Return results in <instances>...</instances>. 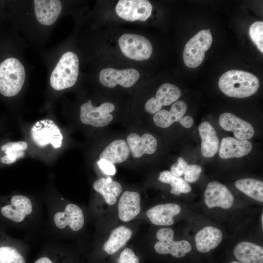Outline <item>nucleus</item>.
<instances>
[{
    "label": "nucleus",
    "mask_w": 263,
    "mask_h": 263,
    "mask_svg": "<svg viewBox=\"0 0 263 263\" xmlns=\"http://www.w3.org/2000/svg\"><path fill=\"white\" fill-rule=\"evenodd\" d=\"M174 235L171 228L159 229L156 233L158 241L154 245L155 251L160 255H170L176 259H183L191 252L192 246L186 240L174 241Z\"/></svg>",
    "instance_id": "5"
},
{
    "label": "nucleus",
    "mask_w": 263,
    "mask_h": 263,
    "mask_svg": "<svg viewBox=\"0 0 263 263\" xmlns=\"http://www.w3.org/2000/svg\"><path fill=\"white\" fill-rule=\"evenodd\" d=\"M261 219H262V227H263V213L262 214V215H261Z\"/></svg>",
    "instance_id": "40"
},
{
    "label": "nucleus",
    "mask_w": 263,
    "mask_h": 263,
    "mask_svg": "<svg viewBox=\"0 0 263 263\" xmlns=\"http://www.w3.org/2000/svg\"><path fill=\"white\" fill-rule=\"evenodd\" d=\"M252 145L248 140H243L232 137L224 138L219 147L220 157L224 159L241 157L248 154Z\"/></svg>",
    "instance_id": "21"
},
{
    "label": "nucleus",
    "mask_w": 263,
    "mask_h": 263,
    "mask_svg": "<svg viewBox=\"0 0 263 263\" xmlns=\"http://www.w3.org/2000/svg\"><path fill=\"white\" fill-rule=\"evenodd\" d=\"M212 37L209 30H202L191 38L184 48L183 58L185 65L191 68L198 67L203 61L205 52L211 46Z\"/></svg>",
    "instance_id": "4"
},
{
    "label": "nucleus",
    "mask_w": 263,
    "mask_h": 263,
    "mask_svg": "<svg viewBox=\"0 0 263 263\" xmlns=\"http://www.w3.org/2000/svg\"><path fill=\"white\" fill-rule=\"evenodd\" d=\"M236 187L241 191L260 202H263V183L254 178H244L237 180Z\"/></svg>",
    "instance_id": "28"
},
{
    "label": "nucleus",
    "mask_w": 263,
    "mask_h": 263,
    "mask_svg": "<svg viewBox=\"0 0 263 263\" xmlns=\"http://www.w3.org/2000/svg\"><path fill=\"white\" fill-rule=\"evenodd\" d=\"M27 147V144L24 141H18L15 142H9L1 147L2 151H4L6 150L9 149L14 150H22L24 151Z\"/></svg>",
    "instance_id": "36"
},
{
    "label": "nucleus",
    "mask_w": 263,
    "mask_h": 263,
    "mask_svg": "<svg viewBox=\"0 0 263 263\" xmlns=\"http://www.w3.org/2000/svg\"><path fill=\"white\" fill-rule=\"evenodd\" d=\"M181 212L180 207L175 203H166L154 206L147 211L151 223L157 225H170L173 224V217Z\"/></svg>",
    "instance_id": "16"
},
{
    "label": "nucleus",
    "mask_w": 263,
    "mask_h": 263,
    "mask_svg": "<svg viewBox=\"0 0 263 263\" xmlns=\"http://www.w3.org/2000/svg\"><path fill=\"white\" fill-rule=\"evenodd\" d=\"M152 6L147 0H121L118 1L115 11L117 15L127 21H146L151 15Z\"/></svg>",
    "instance_id": "9"
},
{
    "label": "nucleus",
    "mask_w": 263,
    "mask_h": 263,
    "mask_svg": "<svg viewBox=\"0 0 263 263\" xmlns=\"http://www.w3.org/2000/svg\"><path fill=\"white\" fill-rule=\"evenodd\" d=\"M263 22L261 21L254 22L250 26L249 30L251 39L262 53L263 52Z\"/></svg>",
    "instance_id": "31"
},
{
    "label": "nucleus",
    "mask_w": 263,
    "mask_h": 263,
    "mask_svg": "<svg viewBox=\"0 0 263 263\" xmlns=\"http://www.w3.org/2000/svg\"><path fill=\"white\" fill-rule=\"evenodd\" d=\"M34 3L36 17L44 25L54 23L62 9L61 2L58 0H34Z\"/></svg>",
    "instance_id": "15"
},
{
    "label": "nucleus",
    "mask_w": 263,
    "mask_h": 263,
    "mask_svg": "<svg viewBox=\"0 0 263 263\" xmlns=\"http://www.w3.org/2000/svg\"><path fill=\"white\" fill-rule=\"evenodd\" d=\"M0 263H1V262H0Z\"/></svg>",
    "instance_id": "41"
},
{
    "label": "nucleus",
    "mask_w": 263,
    "mask_h": 263,
    "mask_svg": "<svg viewBox=\"0 0 263 263\" xmlns=\"http://www.w3.org/2000/svg\"><path fill=\"white\" fill-rule=\"evenodd\" d=\"M79 71L77 56L72 52L64 53L52 71L50 83L55 90L70 88L75 83Z\"/></svg>",
    "instance_id": "3"
},
{
    "label": "nucleus",
    "mask_w": 263,
    "mask_h": 263,
    "mask_svg": "<svg viewBox=\"0 0 263 263\" xmlns=\"http://www.w3.org/2000/svg\"><path fill=\"white\" fill-rule=\"evenodd\" d=\"M187 110V105L182 100L176 101L171 105L170 110H162L153 117L155 124L160 128L169 127L175 122H180Z\"/></svg>",
    "instance_id": "23"
},
{
    "label": "nucleus",
    "mask_w": 263,
    "mask_h": 263,
    "mask_svg": "<svg viewBox=\"0 0 263 263\" xmlns=\"http://www.w3.org/2000/svg\"><path fill=\"white\" fill-rule=\"evenodd\" d=\"M223 233L220 229L212 226H206L195 235L196 249L201 254H206L214 249L220 244Z\"/></svg>",
    "instance_id": "18"
},
{
    "label": "nucleus",
    "mask_w": 263,
    "mask_h": 263,
    "mask_svg": "<svg viewBox=\"0 0 263 263\" xmlns=\"http://www.w3.org/2000/svg\"><path fill=\"white\" fill-rule=\"evenodd\" d=\"M140 74L135 69L121 70L111 68L102 69L99 73V81L104 86L113 88L117 85L128 88L133 86L138 80Z\"/></svg>",
    "instance_id": "10"
},
{
    "label": "nucleus",
    "mask_w": 263,
    "mask_h": 263,
    "mask_svg": "<svg viewBox=\"0 0 263 263\" xmlns=\"http://www.w3.org/2000/svg\"><path fill=\"white\" fill-rule=\"evenodd\" d=\"M158 180L162 183L170 184L171 187L170 193L176 195L187 193L191 190L189 184L183 178L174 176L169 170L161 172Z\"/></svg>",
    "instance_id": "29"
},
{
    "label": "nucleus",
    "mask_w": 263,
    "mask_h": 263,
    "mask_svg": "<svg viewBox=\"0 0 263 263\" xmlns=\"http://www.w3.org/2000/svg\"><path fill=\"white\" fill-rule=\"evenodd\" d=\"M31 135L34 142L39 147L51 144L55 148H60L63 135L58 126L50 119L37 121L31 129Z\"/></svg>",
    "instance_id": "7"
},
{
    "label": "nucleus",
    "mask_w": 263,
    "mask_h": 263,
    "mask_svg": "<svg viewBox=\"0 0 263 263\" xmlns=\"http://www.w3.org/2000/svg\"><path fill=\"white\" fill-rule=\"evenodd\" d=\"M25 78L24 68L17 58L10 57L0 64V93L6 97L17 94Z\"/></svg>",
    "instance_id": "2"
},
{
    "label": "nucleus",
    "mask_w": 263,
    "mask_h": 263,
    "mask_svg": "<svg viewBox=\"0 0 263 263\" xmlns=\"http://www.w3.org/2000/svg\"><path fill=\"white\" fill-rule=\"evenodd\" d=\"M114 110V105L105 102L98 107H94L91 100L83 103L80 107V119L85 124L95 127H104L113 120L110 113Z\"/></svg>",
    "instance_id": "8"
},
{
    "label": "nucleus",
    "mask_w": 263,
    "mask_h": 263,
    "mask_svg": "<svg viewBox=\"0 0 263 263\" xmlns=\"http://www.w3.org/2000/svg\"><path fill=\"white\" fill-rule=\"evenodd\" d=\"M205 202L208 208L221 207L228 209L232 207L234 198L229 190L223 184L217 182H209L204 192Z\"/></svg>",
    "instance_id": "11"
},
{
    "label": "nucleus",
    "mask_w": 263,
    "mask_h": 263,
    "mask_svg": "<svg viewBox=\"0 0 263 263\" xmlns=\"http://www.w3.org/2000/svg\"><path fill=\"white\" fill-rule=\"evenodd\" d=\"M219 123L224 130L232 132L236 139L247 140L254 134V129L249 123L230 113L221 114Z\"/></svg>",
    "instance_id": "13"
},
{
    "label": "nucleus",
    "mask_w": 263,
    "mask_h": 263,
    "mask_svg": "<svg viewBox=\"0 0 263 263\" xmlns=\"http://www.w3.org/2000/svg\"><path fill=\"white\" fill-rule=\"evenodd\" d=\"M132 234V231L124 226L114 228L103 245L104 250L109 255L115 253L127 243Z\"/></svg>",
    "instance_id": "27"
},
{
    "label": "nucleus",
    "mask_w": 263,
    "mask_h": 263,
    "mask_svg": "<svg viewBox=\"0 0 263 263\" xmlns=\"http://www.w3.org/2000/svg\"><path fill=\"white\" fill-rule=\"evenodd\" d=\"M118 263H139V259L132 249L126 248L121 252Z\"/></svg>",
    "instance_id": "33"
},
{
    "label": "nucleus",
    "mask_w": 263,
    "mask_h": 263,
    "mask_svg": "<svg viewBox=\"0 0 263 263\" xmlns=\"http://www.w3.org/2000/svg\"><path fill=\"white\" fill-rule=\"evenodd\" d=\"M0 261L1 263H25L24 258L18 250L10 246L0 247Z\"/></svg>",
    "instance_id": "30"
},
{
    "label": "nucleus",
    "mask_w": 263,
    "mask_h": 263,
    "mask_svg": "<svg viewBox=\"0 0 263 263\" xmlns=\"http://www.w3.org/2000/svg\"><path fill=\"white\" fill-rule=\"evenodd\" d=\"M233 255L241 263H263V247L254 243L243 241L234 247Z\"/></svg>",
    "instance_id": "22"
},
{
    "label": "nucleus",
    "mask_w": 263,
    "mask_h": 263,
    "mask_svg": "<svg viewBox=\"0 0 263 263\" xmlns=\"http://www.w3.org/2000/svg\"><path fill=\"white\" fill-rule=\"evenodd\" d=\"M187 164L183 157H179L177 162L171 166L170 171L174 176L180 177L184 174V170Z\"/></svg>",
    "instance_id": "35"
},
{
    "label": "nucleus",
    "mask_w": 263,
    "mask_h": 263,
    "mask_svg": "<svg viewBox=\"0 0 263 263\" xmlns=\"http://www.w3.org/2000/svg\"><path fill=\"white\" fill-rule=\"evenodd\" d=\"M34 263H53L47 257H42L37 260Z\"/></svg>",
    "instance_id": "38"
},
{
    "label": "nucleus",
    "mask_w": 263,
    "mask_h": 263,
    "mask_svg": "<svg viewBox=\"0 0 263 263\" xmlns=\"http://www.w3.org/2000/svg\"><path fill=\"white\" fill-rule=\"evenodd\" d=\"M11 204L1 208L2 215L15 222H21L26 215L32 211V205L27 197L17 195L13 196L11 200Z\"/></svg>",
    "instance_id": "17"
},
{
    "label": "nucleus",
    "mask_w": 263,
    "mask_h": 263,
    "mask_svg": "<svg viewBox=\"0 0 263 263\" xmlns=\"http://www.w3.org/2000/svg\"><path fill=\"white\" fill-rule=\"evenodd\" d=\"M122 53L127 57L135 60H144L151 56L152 47L145 37L130 33L122 35L118 39Z\"/></svg>",
    "instance_id": "6"
},
{
    "label": "nucleus",
    "mask_w": 263,
    "mask_h": 263,
    "mask_svg": "<svg viewBox=\"0 0 263 263\" xmlns=\"http://www.w3.org/2000/svg\"><path fill=\"white\" fill-rule=\"evenodd\" d=\"M202 140L201 153L207 158L213 157L219 148V141L214 128L208 122H203L198 127Z\"/></svg>",
    "instance_id": "24"
},
{
    "label": "nucleus",
    "mask_w": 263,
    "mask_h": 263,
    "mask_svg": "<svg viewBox=\"0 0 263 263\" xmlns=\"http://www.w3.org/2000/svg\"><path fill=\"white\" fill-rule=\"evenodd\" d=\"M181 94V90L177 86L163 84L158 89L155 96L146 102L145 111L150 114H155L161 110L163 106H168L176 102Z\"/></svg>",
    "instance_id": "12"
},
{
    "label": "nucleus",
    "mask_w": 263,
    "mask_h": 263,
    "mask_svg": "<svg viewBox=\"0 0 263 263\" xmlns=\"http://www.w3.org/2000/svg\"><path fill=\"white\" fill-rule=\"evenodd\" d=\"M56 225L62 229L68 225L73 231H78L83 226L84 218L82 210L77 205L69 204L64 212H56L54 217Z\"/></svg>",
    "instance_id": "14"
},
{
    "label": "nucleus",
    "mask_w": 263,
    "mask_h": 263,
    "mask_svg": "<svg viewBox=\"0 0 263 263\" xmlns=\"http://www.w3.org/2000/svg\"><path fill=\"white\" fill-rule=\"evenodd\" d=\"M93 188L102 195L106 203L109 205L115 203L117 197L122 191L120 184L111 178H101L96 180L93 184Z\"/></svg>",
    "instance_id": "26"
},
{
    "label": "nucleus",
    "mask_w": 263,
    "mask_h": 263,
    "mask_svg": "<svg viewBox=\"0 0 263 263\" xmlns=\"http://www.w3.org/2000/svg\"><path fill=\"white\" fill-rule=\"evenodd\" d=\"M130 152L126 142L123 139H117L108 145L99 157L100 159H104L114 164L126 161Z\"/></svg>",
    "instance_id": "25"
},
{
    "label": "nucleus",
    "mask_w": 263,
    "mask_h": 263,
    "mask_svg": "<svg viewBox=\"0 0 263 263\" xmlns=\"http://www.w3.org/2000/svg\"><path fill=\"white\" fill-rule=\"evenodd\" d=\"M141 210L140 195L135 191H125L121 195L118 204L119 219L125 222L133 219Z\"/></svg>",
    "instance_id": "20"
},
{
    "label": "nucleus",
    "mask_w": 263,
    "mask_h": 263,
    "mask_svg": "<svg viewBox=\"0 0 263 263\" xmlns=\"http://www.w3.org/2000/svg\"><path fill=\"white\" fill-rule=\"evenodd\" d=\"M202 170L199 165L187 164L184 170V179L188 183H194L198 180Z\"/></svg>",
    "instance_id": "32"
},
{
    "label": "nucleus",
    "mask_w": 263,
    "mask_h": 263,
    "mask_svg": "<svg viewBox=\"0 0 263 263\" xmlns=\"http://www.w3.org/2000/svg\"><path fill=\"white\" fill-rule=\"evenodd\" d=\"M127 141L130 150L135 158H139L144 154H152L157 149L156 138L149 133L144 134L140 137L137 133H131L128 136Z\"/></svg>",
    "instance_id": "19"
},
{
    "label": "nucleus",
    "mask_w": 263,
    "mask_h": 263,
    "mask_svg": "<svg viewBox=\"0 0 263 263\" xmlns=\"http://www.w3.org/2000/svg\"><path fill=\"white\" fill-rule=\"evenodd\" d=\"M193 119L191 116L186 115L182 117L179 123L184 127L189 128L193 125Z\"/></svg>",
    "instance_id": "37"
},
{
    "label": "nucleus",
    "mask_w": 263,
    "mask_h": 263,
    "mask_svg": "<svg viewBox=\"0 0 263 263\" xmlns=\"http://www.w3.org/2000/svg\"><path fill=\"white\" fill-rule=\"evenodd\" d=\"M218 85L226 95L242 98L255 94L259 89L260 82L257 77L252 73L232 70L222 75Z\"/></svg>",
    "instance_id": "1"
},
{
    "label": "nucleus",
    "mask_w": 263,
    "mask_h": 263,
    "mask_svg": "<svg viewBox=\"0 0 263 263\" xmlns=\"http://www.w3.org/2000/svg\"><path fill=\"white\" fill-rule=\"evenodd\" d=\"M228 263H241L236 260H233V261H230V262H229Z\"/></svg>",
    "instance_id": "39"
},
{
    "label": "nucleus",
    "mask_w": 263,
    "mask_h": 263,
    "mask_svg": "<svg viewBox=\"0 0 263 263\" xmlns=\"http://www.w3.org/2000/svg\"><path fill=\"white\" fill-rule=\"evenodd\" d=\"M99 169L108 175H114L116 172L114 165L109 161L104 159H100L97 162Z\"/></svg>",
    "instance_id": "34"
}]
</instances>
